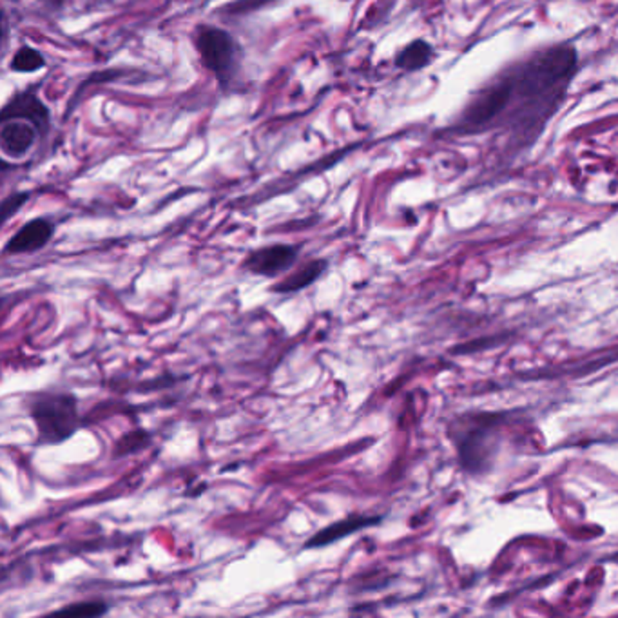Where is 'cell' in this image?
<instances>
[{
	"label": "cell",
	"mask_w": 618,
	"mask_h": 618,
	"mask_svg": "<svg viewBox=\"0 0 618 618\" xmlns=\"http://www.w3.org/2000/svg\"><path fill=\"white\" fill-rule=\"evenodd\" d=\"M573 46L540 50L481 88L459 114L457 133L506 129L517 145L531 143L559 109L576 71Z\"/></svg>",
	"instance_id": "obj_1"
},
{
	"label": "cell",
	"mask_w": 618,
	"mask_h": 618,
	"mask_svg": "<svg viewBox=\"0 0 618 618\" xmlns=\"http://www.w3.org/2000/svg\"><path fill=\"white\" fill-rule=\"evenodd\" d=\"M27 413L35 422L38 444H60L82 427L79 399L67 392H42L27 399Z\"/></svg>",
	"instance_id": "obj_2"
},
{
	"label": "cell",
	"mask_w": 618,
	"mask_h": 618,
	"mask_svg": "<svg viewBox=\"0 0 618 618\" xmlns=\"http://www.w3.org/2000/svg\"><path fill=\"white\" fill-rule=\"evenodd\" d=\"M197 46L205 67L216 73V76H220L221 81L233 74L238 58V48L235 38L227 31L212 26H204L198 31Z\"/></svg>",
	"instance_id": "obj_3"
},
{
	"label": "cell",
	"mask_w": 618,
	"mask_h": 618,
	"mask_svg": "<svg viewBox=\"0 0 618 618\" xmlns=\"http://www.w3.org/2000/svg\"><path fill=\"white\" fill-rule=\"evenodd\" d=\"M299 247L297 245H268L252 251L242 268L249 274L261 276V278H276L285 274L287 270L297 261Z\"/></svg>",
	"instance_id": "obj_4"
},
{
	"label": "cell",
	"mask_w": 618,
	"mask_h": 618,
	"mask_svg": "<svg viewBox=\"0 0 618 618\" xmlns=\"http://www.w3.org/2000/svg\"><path fill=\"white\" fill-rule=\"evenodd\" d=\"M55 235V223L48 218H35L24 223L4 247L6 254H31L44 249Z\"/></svg>",
	"instance_id": "obj_5"
},
{
	"label": "cell",
	"mask_w": 618,
	"mask_h": 618,
	"mask_svg": "<svg viewBox=\"0 0 618 618\" xmlns=\"http://www.w3.org/2000/svg\"><path fill=\"white\" fill-rule=\"evenodd\" d=\"M3 122L6 120H26L31 122L38 131H46L50 126V109L33 93H19L0 112Z\"/></svg>",
	"instance_id": "obj_6"
},
{
	"label": "cell",
	"mask_w": 618,
	"mask_h": 618,
	"mask_svg": "<svg viewBox=\"0 0 618 618\" xmlns=\"http://www.w3.org/2000/svg\"><path fill=\"white\" fill-rule=\"evenodd\" d=\"M379 522V517H367V515H351L344 517L341 521L332 522L330 526L320 529L316 535H313L311 538L306 540L303 545V550H314V548H325L332 543H337V540L349 537L363 528H368L372 524Z\"/></svg>",
	"instance_id": "obj_7"
},
{
	"label": "cell",
	"mask_w": 618,
	"mask_h": 618,
	"mask_svg": "<svg viewBox=\"0 0 618 618\" xmlns=\"http://www.w3.org/2000/svg\"><path fill=\"white\" fill-rule=\"evenodd\" d=\"M38 129L26 120H6L0 129V145L12 158H22L36 142Z\"/></svg>",
	"instance_id": "obj_8"
},
{
	"label": "cell",
	"mask_w": 618,
	"mask_h": 618,
	"mask_svg": "<svg viewBox=\"0 0 618 618\" xmlns=\"http://www.w3.org/2000/svg\"><path fill=\"white\" fill-rule=\"evenodd\" d=\"M328 267L327 259H313L305 265H301L296 273L289 274L287 278H283L282 282H278L274 287H270V292L276 294H294L299 292L306 287H311L316 280H320L325 270Z\"/></svg>",
	"instance_id": "obj_9"
},
{
	"label": "cell",
	"mask_w": 618,
	"mask_h": 618,
	"mask_svg": "<svg viewBox=\"0 0 618 618\" xmlns=\"http://www.w3.org/2000/svg\"><path fill=\"white\" fill-rule=\"evenodd\" d=\"M432 57H434V50L429 42L413 41L398 55L396 64L405 71H417V69H422L424 66H429Z\"/></svg>",
	"instance_id": "obj_10"
},
{
	"label": "cell",
	"mask_w": 618,
	"mask_h": 618,
	"mask_svg": "<svg viewBox=\"0 0 618 618\" xmlns=\"http://www.w3.org/2000/svg\"><path fill=\"white\" fill-rule=\"evenodd\" d=\"M44 64H46L44 57L36 50H33L29 46H22L12 60V69L17 73H33L36 69L44 67Z\"/></svg>",
	"instance_id": "obj_11"
},
{
	"label": "cell",
	"mask_w": 618,
	"mask_h": 618,
	"mask_svg": "<svg viewBox=\"0 0 618 618\" xmlns=\"http://www.w3.org/2000/svg\"><path fill=\"white\" fill-rule=\"evenodd\" d=\"M109 611V604L105 600H88V602H76L69 604L66 607H60L55 611L57 614H69V616H102Z\"/></svg>",
	"instance_id": "obj_12"
},
{
	"label": "cell",
	"mask_w": 618,
	"mask_h": 618,
	"mask_svg": "<svg viewBox=\"0 0 618 618\" xmlns=\"http://www.w3.org/2000/svg\"><path fill=\"white\" fill-rule=\"evenodd\" d=\"M29 198L27 192H13L3 202V221H8Z\"/></svg>",
	"instance_id": "obj_13"
}]
</instances>
